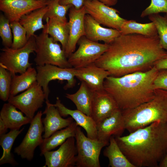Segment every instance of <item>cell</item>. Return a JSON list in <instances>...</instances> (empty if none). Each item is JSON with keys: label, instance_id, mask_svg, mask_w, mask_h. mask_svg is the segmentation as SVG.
Listing matches in <instances>:
<instances>
[{"label": "cell", "instance_id": "1", "mask_svg": "<svg viewBox=\"0 0 167 167\" xmlns=\"http://www.w3.org/2000/svg\"><path fill=\"white\" fill-rule=\"evenodd\" d=\"M109 45L94 63L114 77L147 71L166 53L160 45L158 35H121Z\"/></svg>", "mask_w": 167, "mask_h": 167}, {"label": "cell", "instance_id": "2", "mask_svg": "<svg viewBox=\"0 0 167 167\" xmlns=\"http://www.w3.org/2000/svg\"><path fill=\"white\" fill-rule=\"evenodd\" d=\"M120 149L135 167H157L167 153V123L156 121L115 137Z\"/></svg>", "mask_w": 167, "mask_h": 167}, {"label": "cell", "instance_id": "3", "mask_svg": "<svg viewBox=\"0 0 167 167\" xmlns=\"http://www.w3.org/2000/svg\"><path fill=\"white\" fill-rule=\"evenodd\" d=\"M159 70L154 66L120 77L109 76L104 89L114 99L121 111L135 108L151 100L155 95L154 81Z\"/></svg>", "mask_w": 167, "mask_h": 167}, {"label": "cell", "instance_id": "4", "mask_svg": "<svg viewBox=\"0 0 167 167\" xmlns=\"http://www.w3.org/2000/svg\"><path fill=\"white\" fill-rule=\"evenodd\" d=\"M129 133L156 121L167 123V91L155 90L154 97L135 108L121 111Z\"/></svg>", "mask_w": 167, "mask_h": 167}, {"label": "cell", "instance_id": "5", "mask_svg": "<svg viewBox=\"0 0 167 167\" xmlns=\"http://www.w3.org/2000/svg\"><path fill=\"white\" fill-rule=\"evenodd\" d=\"M36 57L37 66L51 64L64 68L73 67L69 64L62 46L49 36L45 28L39 35H35Z\"/></svg>", "mask_w": 167, "mask_h": 167}, {"label": "cell", "instance_id": "6", "mask_svg": "<svg viewBox=\"0 0 167 167\" xmlns=\"http://www.w3.org/2000/svg\"><path fill=\"white\" fill-rule=\"evenodd\" d=\"M35 35L31 36L26 44L18 49L4 47L1 49L0 66L10 71L12 76L22 74L32 64L29 62L30 55L35 52Z\"/></svg>", "mask_w": 167, "mask_h": 167}, {"label": "cell", "instance_id": "7", "mask_svg": "<svg viewBox=\"0 0 167 167\" xmlns=\"http://www.w3.org/2000/svg\"><path fill=\"white\" fill-rule=\"evenodd\" d=\"M75 138L77 154V167H100L99 156L102 148L109 143L92 139L86 136L80 127H77Z\"/></svg>", "mask_w": 167, "mask_h": 167}, {"label": "cell", "instance_id": "8", "mask_svg": "<svg viewBox=\"0 0 167 167\" xmlns=\"http://www.w3.org/2000/svg\"><path fill=\"white\" fill-rule=\"evenodd\" d=\"M37 82L41 86L45 96L46 100H48L50 92L49 87V82L53 80H66L67 83L64 87L67 90L73 88L76 84L75 79V68H64L51 64L37 66Z\"/></svg>", "mask_w": 167, "mask_h": 167}, {"label": "cell", "instance_id": "9", "mask_svg": "<svg viewBox=\"0 0 167 167\" xmlns=\"http://www.w3.org/2000/svg\"><path fill=\"white\" fill-rule=\"evenodd\" d=\"M78 49L68 58L70 65L78 68L94 63L107 49L109 44L91 41L85 36L78 41Z\"/></svg>", "mask_w": 167, "mask_h": 167}, {"label": "cell", "instance_id": "10", "mask_svg": "<svg viewBox=\"0 0 167 167\" xmlns=\"http://www.w3.org/2000/svg\"><path fill=\"white\" fill-rule=\"evenodd\" d=\"M45 100L43 89L36 81L22 93L10 95L8 101L32 120L36 112L42 107Z\"/></svg>", "mask_w": 167, "mask_h": 167}, {"label": "cell", "instance_id": "11", "mask_svg": "<svg viewBox=\"0 0 167 167\" xmlns=\"http://www.w3.org/2000/svg\"><path fill=\"white\" fill-rule=\"evenodd\" d=\"M41 111H38L31 120L28 129L20 144L14 149V152L23 159L31 161L33 159L35 149L43 142L42 136L44 128Z\"/></svg>", "mask_w": 167, "mask_h": 167}, {"label": "cell", "instance_id": "12", "mask_svg": "<svg viewBox=\"0 0 167 167\" xmlns=\"http://www.w3.org/2000/svg\"><path fill=\"white\" fill-rule=\"evenodd\" d=\"M89 14L100 24L120 30L126 19L120 16L117 9L97 0H87L84 5Z\"/></svg>", "mask_w": 167, "mask_h": 167}, {"label": "cell", "instance_id": "13", "mask_svg": "<svg viewBox=\"0 0 167 167\" xmlns=\"http://www.w3.org/2000/svg\"><path fill=\"white\" fill-rule=\"evenodd\" d=\"M75 139V137H70L57 150L45 152L43 155L45 159L44 167H75L77 154Z\"/></svg>", "mask_w": 167, "mask_h": 167}, {"label": "cell", "instance_id": "14", "mask_svg": "<svg viewBox=\"0 0 167 167\" xmlns=\"http://www.w3.org/2000/svg\"><path fill=\"white\" fill-rule=\"evenodd\" d=\"M50 0H0V10L10 23L19 21L21 17L49 5Z\"/></svg>", "mask_w": 167, "mask_h": 167}, {"label": "cell", "instance_id": "15", "mask_svg": "<svg viewBox=\"0 0 167 167\" xmlns=\"http://www.w3.org/2000/svg\"><path fill=\"white\" fill-rule=\"evenodd\" d=\"M86 14L84 6L79 9L72 6L69 10V37L65 51L67 58L75 51L79 39L85 36L84 19Z\"/></svg>", "mask_w": 167, "mask_h": 167}, {"label": "cell", "instance_id": "16", "mask_svg": "<svg viewBox=\"0 0 167 167\" xmlns=\"http://www.w3.org/2000/svg\"><path fill=\"white\" fill-rule=\"evenodd\" d=\"M119 109L114 99L104 89L94 91L92 117L96 124Z\"/></svg>", "mask_w": 167, "mask_h": 167}, {"label": "cell", "instance_id": "17", "mask_svg": "<svg viewBox=\"0 0 167 167\" xmlns=\"http://www.w3.org/2000/svg\"><path fill=\"white\" fill-rule=\"evenodd\" d=\"M97 139L109 143L111 137L121 136L126 129L121 110L118 109L111 115L96 124Z\"/></svg>", "mask_w": 167, "mask_h": 167}, {"label": "cell", "instance_id": "18", "mask_svg": "<svg viewBox=\"0 0 167 167\" xmlns=\"http://www.w3.org/2000/svg\"><path fill=\"white\" fill-rule=\"evenodd\" d=\"M85 37L96 42L103 41L108 44L121 35L119 31L102 27L90 15L86 14L84 19Z\"/></svg>", "mask_w": 167, "mask_h": 167}, {"label": "cell", "instance_id": "19", "mask_svg": "<svg viewBox=\"0 0 167 167\" xmlns=\"http://www.w3.org/2000/svg\"><path fill=\"white\" fill-rule=\"evenodd\" d=\"M46 106L43 114L45 116L42 120L44 128V139L47 138L56 131L69 126L74 121L73 119L69 117L65 119L62 118L57 108L54 104L46 100Z\"/></svg>", "mask_w": 167, "mask_h": 167}, {"label": "cell", "instance_id": "20", "mask_svg": "<svg viewBox=\"0 0 167 167\" xmlns=\"http://www.w3.org/2000/svg\"><path fill=\"white\" fill-rule=\"evenodd\" d=\"M109 76V74L107 71L97 66L94 63L75 68V77L84 82L94 91L104 89V81Z\"/></svg>", "mask_w": 167, "mask_h": 167}, {"label": "cell", "instance_id": "21", "mask_svg": "<svg viewBox=\"0 0 167 167\" xmlns=\"http://www.w3.org/2000/svg\"><path fill=\"white\" fill-rule=\"evenodd\" d=\"M54 105L57 108L62 117L70 116L78 126L85 130L87 137L92 139H97L96 124L91 117L77 109L73 110L67 108L61 102L58 97H57L56 103Z\"/></svg>", "mask_w": 167, "mask_h": 167}, {"label": "cell", "instance_id": "22", "mask_svg": "<svg viewBox=\"0 0 167 167\" xmlns=\"http://www.w3.org/2000/svg\"><path fill=\"white\" fill-rule=\"evenodd\" d=\"M94 92L84 82L81 81L79 89L75 93H66L65 96L75 104L77 110L92 117Z\"/></svg>", "mask_w": 167, "mask_h": 167}, {"label": "cell", "instance_id": "23", "mask_svg": "<svg viewBox=\"0 0 167 167\" xmlns=\"http://www.w3.org/2000/svg\"><path fill=\"white\" fill-rule=\"evenodd\" d=\"M78 126L76 122L73 121L67 127L56 131L48 138L44 139L40 146V155L42 156L45 152L51 151L61 145L68 138L75 137Z\"/></svg>", "mask_w": 167, "mask_h": 167}, {"label": "cell", "instance_id": "24", "mask_svg": "<svg viewBox=\"0 0 167 167\" xmlns=\"http://www.w3.org/2000/svg\"><path fill=\"white\" fill-rule=\"evenodd\" d=\"M11 104L5 103L0 112L1 118L10 130H19L23 125L30 123L31 120L19 111Z\"/></svg>", "mask_w": 167, "mask_h": 167}, {"label": "cell", "instance_id": "25", "mask_svg": "<svg viewBox=\"0 0 167 167\" xmlns=\"http://www.w3.org/2000/svg\"><path fill=\"white\" fill-rule=\"evenodd\" d=\"M48 9L47 5L24 15L20 18L19 22L26 31L28 40L35 35V32L45 28L42 21Z\"/></svg>", "mask_w": 167, "mask_h": 167}, {"label": "cell", "instance_id": "26", "mask_svg": "<svg viewBox=\"0 0 167 167\" xmlns=\"http://www.w3.org/2000/svg\"><path fill=\"white\" fill-rule=\"evenodd\" d=\"M45 24L48 34L55 42H59L65 51L69 34L68 22L64 23L53 18L47 19Z\"/></svg>", "mask_w": 167, "mask_h": 167}, {"label": "cell", "instance_id": "27", "mask_svg": "<svg viewBox=\"0 0 167 167\" xmlns=\"http://www.w3.org/2000/svg\"><path fill=\"white\" fill-rule=\"evenodd\" d=\"M107 146L104 150L103 155L109 159V167H135L120 149L115 137H110Z\"/></svg>", "mask_w": 167, "mask_h": 167}, {"label": "cell", "instance_id": "28", "mask_svg": "<svg viewBox=\"0 0 167 167\" xmlns=\"http://www.w3.org/2000/svg\"><path fill=\"white\" fill-rule=\"evenodd\" d=\"M37 72L36 69L31 67L24 73L12 76L10 95L15 96L25 91L37 81Z\"/></svg>", "mask_w": 167, "mask_h": 167}, {"label": "cell", "instance_id": "29", "mask_svg": "<svg viewBox=\"0 0 167 167\" xmlns=\"http://www.w3.org/2000/svg\"><path fill=\"white\" fill-rule=\"evenodd\" d=\"M24 128L19 130H10L7 133L0 136V145L2 148L3 152L0 159V165L9 164L13 166L18 165L15 160L11 150L14 143Z\"/></svg>", "mask_w": 167, "mask_h": 167}, {"label": "cell", "instance_id": "30", "mask_svg": "<svg viewBox=\"0 0 167 167\" xmlns=\"http://www.w3.org/2000/svg\"><path fill=\"white\" fill-rule=\"evenodd\" d=\"M119 31L121 35H122L136 34L148 36L158 35L156 28L153 22L141 24L133 20L126 19Z\"/></svg>", "mask_w": 167, "mask_h": 167}, {"label": "cell", "instance_id": "31", "mask_svg": "<svg viewBox=\"0 0 167 167\" xmlns=\"http://www.w3.org/2000/svg\"><path fill=\"white\" fill-rule=\"evenodd\" d=\"M60 0H50L48 5V9L43 19L53 18L64 23L67 21L66 15L72 6L71 5H62L59 3Z\"/></svg>", "mask_w": 167, "mask_h": 167}, {"label": "cell", "instance_id": "32", "mask_svg": "<svg viewBox=\"0 0 167 167\" xmlns=\"http://www.w3.org/2000/svg\"><path fill=\"white\" fill-rule=\"evenodd\" d=\"M149 19L154 24L160 38L161 47L167 49V15L162 16L159 14L151 15Z\"/></svg>", "mask_w": 167, "mask_h": 167}, {"label": "cell", "instance_id": "33", "mask_svg": "<svg viewBox=\"0 0 167 167\" xmlns=\"http://www.w3.org/2000/svg\"><path fill=\"white\" fill-rule=\"evenodd\" d=\"M10 26L13 34V43L11 48L18 49L24 46L28 42L27 32L19 21L10 23Z\"/></svg>", "mask_w": 167, "mask_h": 167}, {"label": "cell", "instance_id": "34", "mask_svg": "<svg viewBox=\"0 0 167 167\" xmlns=\"http://www.w3.org/2000/svg\"><path fill=\"white\" fill-rule=\"evenodd\" d=\"M12 77L10 71L0 66V99L4 101L10 96Z\"/></svg>", "mask_w": 167, "mask_h": 167}, {"label": "cell", "instance_id": "35", "mask_svg": "<svg viewBox=\"0 0 167 167\" xmlns=\"http://www.w3.org/2000/svg\"><path fill=\"white\" fill-rule=\"evenodd\" d=\"M10 22L8 19L2 14L0 15V36L2 43L5 47L11 48L13 43V36Z\"/></svg>", "mask_w": 167, "mask_h": 167}, {"label": "cell", "instance_id": "36", "mask_svg": "<svg viewBox=\"0 0 167 167\" xmlns=\"http://www.w3.org/2000/svg\"><path fill=\"white\" fill-rule=\"evenodd\" d=\"M161 12L167 15V0H151L150 4L142 11L140 17L143 18Z\"/></svg>", "mask_w": 167, "mask_h": 167}, {"label": "cell", "instance_id": "37", "mask_svg": "<svg viewBox=\"0 0 167 167\" xmlns=\"http://www.w3.org/2000/svg\"><path fill=\"white\" fill-rule=\"evenodd\" d=\"M154 89H161L167 91V69L159 70L154 81Z\"/></svg>", "mask_w": 167, "mask_h": 167}, {"label": "cell", "instance_id": "38", "mask_svg": "<svg viewBox=\"0 0 167 167\" xmlns=\"http://www.w3.org/2000/svg\"><path fill=\"white\" fill-rule=\"evenodd\" d=\"M87 0H60L59 3L62 5H71L77 9H79L84 6L85 2Z\"/></svg>", "mask_w": 167, "mask_h": 167}, {"label": "cell", "instance_id": "39", "mask_svg": "<svg viewBox=\"0 0 167 167\" xmlns=\"http://www.w3.org/2000/svg\"><path fill=\"white\" fill-rule=\"evenodd\" d=\"M166 55L162 58L158 60L154 66L158 70L167 69V49Z\"/></svg>", "mask_w": 167, "mask_h": 167}, {"label": "cell", "instance_id": "40", "mask_svg": "<svg viewBox=\"0 0 167 167\" xmlns=\"http://www.w3.org/2000/svg\"><path fill=\"white\" fill-rule=\"evenodd\" d=\"M8 129L3 120L0 118V136L6 133Z\"/></svg>", "mask_w": 167, "mask_h": 167}, {"label": "cell", "instance_id": "41", "mask_svg": "<svg viewBox=\"0 0 167 167\" xmlns=\"http://www.w3.org/2000/svg\"><path fill=\"white\" fill-rule=\"evenodd\" d=\"M97 0L109 6H114L118 2V0Z\"/></svg>", "mask_w": 167, "mask_h": 167}, {"label": "cell", "instance_id": "42", "mask_svg": "<svg viewBox=\"0 0 167 167\" xmlns=\"http://www.w3.org/2000/svg\"><path fill=\"white\" fill-rule=\"evenodd\" d=\"M159 167H167V153L164 158L160 163Z\"/></svg>", "mask_w": 167, "mask_h": 167}, {"label": "cell", "instance_id": "43", "mask_svg": "<svg viewBox=\"0 0 167 167\" xmlns=\"http://www.w3.org/2000/svg\"></svg>", "mask_w": 167, "mask_h": 167}]
</instances>
